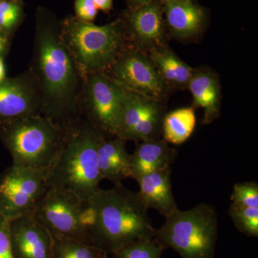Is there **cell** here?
I'll return each instance as SVG.
<instances>
[{"label": "cell", "instance_id": "1", "mask_svg": "<svg viewBox=\"0 0 258 258\" xmlns=\"http://www.w3.org/2000/svg\"><path fill=\"white\" fill-rule=\"evenodd\" d=\"M41 98V115L71 132L83 121L80 109L82 79L64 46L60 23L44 10L37 14L29 70Z\"/></svg>", "mask_w": 258, "mask_h": 258}, {"label": "cell", "instance_id": "2", "mask_svg": "<svg viewBox=\"0 0 258 258\" xmlns=\"http://www.w3.org/2000/svg\"><path fill=\"white\" fill-rule=\"evenodd\" d=\"M148 210L138 193L123 185L100 189L86 202L85 220L93 245L112 254L134 241L154 237Z\"/></svg>", "mask_w": 258, "mask_h": 258}, {"label": "cell", "instance_id": "3", "mask_svg": "<svg viewBox=\"0 0 258 258\" xmlns=\"http://www.w3.org/2000/svg\"><path fill=\"white\" fill-rule=\"evenodd\" d=\"M86 120L70 132L62 151L48 169L49 186L87 202L100 189L97 148L103 137Z\"/></svg>", "mask_w": 258, "mask_h": 258}, {"label": "cell", "instance_id": "4", "mask_svg": "<svg viewBox=\"0 0 258 258\" xmlns=\"http://www.w3.org/2000/svg\"><path fill=\"white\" fill-rule=\"evenodd\" d=\"M61 39L81 79L93 73H105L130 44L120 18L98 26L75 17L60 23Z\"/></svg>", "mask_w": 258, "mask_h": 258}, {"label": "cell", "instance_id": "5", "mask_svg": "<svg viewBox=\"0 0 258 258\" xmlns=\"http://www.w3.org/2000/svg\"><path fill=\"white\" fill-rule=\"evenodd\" d=\"M70 132L42 115L0 123V140L13 165L49 169L62 151Z\"/></svg>", "mask_w": 258, "mask_h": 258}, {"label": "cell", "instance_id": "6", "mask_svg": "<svg viewBox=\"0 0 258 258\" xmlns=\"http://www.w3.org/2000/svg\"><path fill=\"white\" fill-rule=\"evenodd\" d=\"M165 219L154 232L164 249L172 248L181 258H215L218 222L214 207L200 204L185 211L178 209Z\"/></svg>", "mask_w": 258, "mask_h": 258}, {"label": "cell", "instance_id": "7", "mask_svg": "<svg viewBox=\"0 0 258 258\" xmlns=\"http://www.w3.org/2000/svg\"><path fill=\"white\" fill-rule=\"evenodd\" d=\"M124 88L105 73H93L83 79L80 109L83 118L106 137H115Z\"/></svg>", "mask_w": 258, "mask_h": 258}, {"label": "cell", "instance_id": "8", "mask_svg": "<svg viewBox=\"0 0 258 258\" xmlns=\"http://www.w3.org/2000/svg\"><path fill=\"white\" fill-rule=\"evenodd\" d=\"M85 211V202L69 191L49 186L32 215L52 237H66L93 245Z\"/></svg>", "mask_w": 258, "mask_h": 258}, {"label": "cell", "instance_id": "9", "mask_svg": "<svg viewBox=\"0 0 258 258\" xmlns=\"http://www.w3.org/2000/svg\"><path fill=\"white\" fill-rule=\"evenodd\" d=\"M48 169L11 166L0 176V215L8 221L32 215L48 189Z\"/></svg>", "mask_w": 258, "mask_h": 258}, {"label": "cell", "instance_id": "10", "mask_svg": "<svg viewBox=\"0 0 258 258\" xmlns=\"http://www.w3.org/2000/svg\"><path fill=\"white\" fill-rule=\"evenodd\" d=\"M105 74L127 91L157 101L166 103L170 92L149 55L131 45Z\"/></svg>", "mask_w": 258, "mask_h": 258}, {"label": "cell", "instance_id": "11", "mask_svg": "<svg viewBox=\"0 0 258 258\" xmlns=\"http://www.w3.org/2000/svg\"><path fill=\"white\" fill-rule=\"evenodd\" d=\"M124 90L115 137L137 142L160 139L165 102Z\"/></svg>", "mask_w": 258, "mask_h": 258}, {"label": "cell", "instance_id": "12", "mask_svg": "<svg viewBox=\"0 0 258 258\" xmlns=\"http://www.w3.org/2000/svg\"><path fill=\"white\" fill-rule=\"evenodd\" d=\"M119 18L123 22L129 44L138 50L148 53L167 45L169 35L158 0H152L137 8H127Z\"/></svg>", "mask_w": 258, "mask_h": 258}, {"label": "cell", "instance_id": "13", "mask_svg": "<svg viewBox=\"0 0 258 258\" xmlns=\"http://www.w3.org/2000/svg\"><path fill=\"white\" fill-rule=\"evenodd\" d=\"M41 115V98L30 71L0 82V123Z\"/></svg>", "mask_w": 258, "mask_h": 258}, {"label": "cell", "instance_id": "14", "mask_svg": "<svg viewBox=\"0 0 258 258\" xmlns=\"http://www.w3.org/2000/svg\"><path fill=\"white\" fill-rule=\"evenodd\" d=\"M169 37L179 41L198 40L207 28L208 12L197 0H158Z\"/></svg>", "mask_w": 258, "mask_h": 258}, {"label": "cell", "instance_id": "15", "mask_svg": "<svg viewBox=\"0 0 258 258\" xmlns=\"http://www.w3.org/2000/svg\"><path fill=\"white\" fill-rule=\"evenodd\" d=\"M10 237L14 258H52L53 237L32 215L10 221Z\"/></svg>", "mask_w": 258, "mask_h": 258}, {"label": "cell", "instance_id": "16", "mask_svg": "<svg viewBox=\"0 0 258 258\" xmlns=\"http://www.w3.org/2000/svg\"><path fill=\"white\" fill-rule=\"evenodd\" d=\"M187 89L193 98L194 108L203 109V123L210 124L221 113L222 88L220 78L207 66L194 69Z\"/></svg>", "mask_w": 258, "mask_h": 258}, {"label": "cell", "instance_id": "17", "mask_svg": "<svg viewBox=\"0 0 258 258\" xmlns=\"http://www.w3.org/2000/svg\"><path fill=\"white\" fill-rule=\"evenodd\" d=\"M170 166L139 176L138 195L148 209L157 210L166 217L178 210L175 199L172 193Z\"/></svg>", "mask_w": 258, "mask_h": 258}, {"label": "cell", "instance_id": "18", "mask_svg": "<svg viewBox=\"0 0 258 258\" xmlns=\"http://www.w3.org/2000/svg\"><path fill=\"white\" fill-rule=\"evenodd\" d=\"M125 141L117 137L103 136L98 148L97 159L102 179H108L114 186L122 185L131 176V155Z\"/></svg>", "mask_w": 258, "mask_h": 258}, {"label": "cell", "instance_id": "19", "mask_svg": "<svg viewBox=\"0 0 258 258\" xmlns=\"http://www.w3.org/2000/svg\"><path fill=\"white\" fill-rule=\"evenodd\" d=\"M177 152L164 139H152L138 142L131 155V178L169 167L175 161Z\"/></svg>", "mask_w": 258, "mask_h": 258}, {"label": "cell", "instance_id": "20", "mask_svg": "<svg viewBox=\"0 0 258 258\" xmlns=\"http://www.w3.org/2000/svg\"><path fill=\"white\" fill-rule=\"evenodd\" d=\"M158 74L169 91L187 89L193 68L190 67L167 45L149 51Z\"/></svg>", "mask_w": 258, "mask_h": 258}, {"label": "cell", "instance_id": "21", "mask_svg": "<svg viewBox=\"0 0 258 258\" xmlns=\"http://www.w3.org/2000/svg\"><path fill=\"white\" fill-rule=\"evenodd\" d=\"M196 126L192 106L179 108L166 113L162 123V136L167 143L181 145L189 139Z\"/></svg>", "mask_w": 258, "mask_h": 258}, {"label": "cell", "instance_id": "22", "mask_svg": "<svg viewBox=\"0 0 258 258\" xmlns=\"http://www.w3.org/2000/svg\"><path fill=\"white\" fill-rule=\"evenodd\" d=\"M52 258H101L105 252L101 249L79 241L53 237Z\"/></svg>", "mask_w": 258, "mask_h": 258}, {"label": "cell", "instance_id": "23", "mask_svg": "<svg viewBox=\"0 0 258 258\" xmlns=\"http://www.w3.org/2000/svg\"><path fill=\"white\" fill-rule=\"evenodd\" d=\"M164 249L154 237H144L125 244L112 255L113 258H161Z\"/></svg>", "mask_w": 258, "mask_h": 258}, {"label": "cell", "instance_id": "24", "mask_svg": "<svg viewBox=\"0 0 258 258\" xmlns=\"http://www.w3.org/2000/svg\"><path fill=\"white\" fill-rule=\"evenodd\" d=\"M229 215L237 229L248 237H258V208L231 204Z\"/></svg>", "mask_w": 258, "mask_h": 258}, {"label": "cell", "instance_id": "25", "mask_svg": "<svg viewBox=\"0 0 258 258\" xmlns=\"http://www.w3.org/2000/svg\"><path fill=\"white\" fill-rule=\"evenodd\" d=\"M23 8L18 0H3L0 3V29L9 35L21 21Z\"/></svg>", "mask_w": 258, "mask_h": 258}, {"label": "cell", "instance_id": "26", "mask_svg": "<svg viewBox=\"0 0 258 258\" xmlns=\"http://www.w3.org/2000/svg\"><path fill=\"white\" fill-rule=\"evenodd\" d=\"M231 201L234 205L258 208V184L254 181L234 185Z\"/></svg>", "mask_w": 258, "mask_h": 258}, {"label": "cell", "instance_id": "27", "mask_svg": "<svg viewBox=\"0 0 258 258\" xmlns=\"http://www.w3.org/2000/svg\"><path fill=\"white\" fill-rule=\"evenodd\" d=\"M75 10L76 18L82 21L92 23L96 18L98 10L92 0H76Z\"/></svg>", "mask_w": 258, "mask_h": 258}, {"label": "cell", "instance_id": "28", "mask_svg": "<svg viewBox=\"0 0 258 258\" xmlns=\"http://www.w3.org/2000/svg\"><path fill=\"white\" fill-rule=\"evenodd\" d=\"M0 258H14L10 237V222L0 215Z\"/></svg>", "mask_w": 258, "mask_h": 258}, {"label": "cell", "instance_id": "29", "mask_svg": "<svg viewBox=\"0 0 258 258\" xmlns=\"http://www.w3.org/2000/svg\"><path fill=\"white\" fill-rule=\"evenodd\" d=\"M97 9L108 13L113 8V0H92Z\"/></svg>", "mask_w": 258, "mask_h": 258}, {"label": "cell", "instance_id": "30", "mask_svg": "<svg viewBox=\"0 0 258 258\" xmlns=\"http://www.w3.org/2000/svg\"><path fill=\"white\" fill-rule=\"evenodd\" d=\"M152 0H126L128 8H134L150 3Z\"/></svg>", "mask_w": 258, "mask_h": 258}, {"label": "cell", "instance_id": "31", "mask_svg": "<svg viewBox=\"0 0 258 258\" xmlns=\"http://www.w3.org/2000/svg\"><path fill=\"white\" fill-rule=\"evenodd\" d=\"M5 78H6V71H5L4 61L0 56V82H2Z\"/></svg>", "mask_w": 258, "mask_h": 258}, {"label": "cell", "instance_id": "32", "mask_svg": "<svg viewBox=\"0 0 258 258\" xmlns=\"http://www.w3.org/2000/svg\"><path fill=\"white\" fill-rule=\"evenodd\" d=\"M8 35L0 29V44L7 47L8 45Z\"/></svg>", "mask_w": 258, "mask_h": 258}, {"label": "cell", "instance_id": "33", "mask_svg": "<svg viewBox=\"0 0 258 258\" xmlns=\"http://www.w3.org/2000/svg\"><path fill=\"white\" fill-rule=\"evenodd\" d=\"M5 49H6V46H5V45H1V44H0V55H1V54L4 52Z\"/></svg>", "mask_w": 258, "mask_h": 258}, {"label": "cell", "instance_id": "34", "mask_svg": "<svg viewBox=\"0 0 258 258\" xmlns=\"http://www.w3.org/2000/svg\"><path fill=\"white\" fill-rule=\"evenodd\" d=\"M108 255H109V254L105 253L104 254H103V257H102L101 258H110L109 256Z\"/></svg>", "mask_w": 258, "mask_h": 258}, {"label": "cell", "instance_id": "35", "mask_svg": "<svg viewBox=\"0 0 258 258\" xmlns=\"http://www.w3.org/2000/svg\"><path fill=\"white\" fill-rule=\"evenodd\" d=\"M3 0H0V3H1L2 2H3Z\"/></svg>", "mask_w": 258, "mask_h": 258}]
</instances>
